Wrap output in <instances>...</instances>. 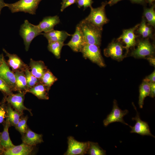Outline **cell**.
<instances>
[{
    "mask_svg": "<svg viewBox=\"0 0 155 155\" xmlns=\"http://www.w3.org/2000/svg\"><path fill=\"white\" fill-rule=\"evenodd\" d=\"M122 0H109L107 2L108 4H109L110 6H111L117 3L119 1Z\"/></svg>",
    "mask_w": 155,
    "mask_h": 155,
    "instance_id": "41",
    "label": "cell"
},
{
    "mask_svg": "<svg viewBox=\"0 0 155 155\" xmlns=\"http://www.w3.org/2000/svg\"><path fill=\"white\" fill-rule=\"evenodd\" d=\"M66 0H62V2L61 3V4H63L64 2Z\"/></svg>",
    "mask_w": 155,
    "mask_h": 155,
    "instance_id": "46",
    "label": "cell"
},
{
    "mask_svg": "<svg viewBox=\"0 0 155 155\" xmlns=\"http://www.w3.org/2000/svg\"><path fill=\"white\" fill-rule=\"evenodd\" d=\"M148 57L147 58V60L154 67L155 65V58L153 56Z\"/></svg>",
    "mask_w": 155,
    "mask_h": 155,
    "instance_id": "40",
    "label": "cell"
},
{
    "mask_svg": "<svg viewBox=\"0 0 155 155\" xmlns=\"http://www.w3.org/2000/svg\"><path fill=\"white\" fill-rule=\"evenodd\" d=\"M150 92L149 82L144 79L139 88V96L138 104L140 107L142 108L145 98L149 95Z\"/></svg>",
    "mask_w": 155,
    "mask_h": 155,
    "instance_id": "25",
    "label": "cell"
},
{
    "mask_svg": "<svg viewBox=\"0 0 155 155\" xmlns=\"http://www.w3.org/2000/svg\"><path fill=\"white\" fill-rule=\"evenodd\" d=\"M10 125L9 121L7 117L3 130L0 133V143L4 150L9 149L14 146L11 140L8 132L9 128Z\"/></svg>",
    "mask_w": 155,
    "mask_h": 155,
    "instance_id": "21",
    "label": "cell"
},
{
    "mask_svg": "<svg viewBox=\"0 0 155 155\" xmlns=\"http://www.w3.org/2000/svg\"><path fill=\"white\" fill-rule=\"evenodd\" d=\"M42 0H20L13 3L5 4L12 13L23 12L35 15L40 3Z\"/></svg>",
    "mask_w": 155,
    "mask_h": 155,
    "instance_id": "3",
    "label": "cell"
},
{
    "mask_svg": "<svg viewBox=\"0 0 155 155\" xmlns=\"http://www.w3.org/2000/svg\"><path fill=\"white\" fill-rule=\"evenodd\" d=\"M155 4L153 3L150 8L144 7L143 12V16L148 22L147 25L154 28L155 27Z\"/></svg>",
    "mask_w": 155,
    "mask_h": 155,
    "instance_id": "26",
    "label": "cell"
},
{
    "mask_svg": "<svg viewBox=\"0 0 155 155\" xmlns=\"http://www.w3.org/2000/svg\"><path fill=\"white\" fill-rule=\"evenodd\" d=\"M107 4V1H105L102 2L101 5L98 7L94 8L91 7L90 14L84 19L102 30L104 25L109 21L105 13V7Z\"/></svg>",
    "mask_w": 155,
    "mask_h": 155,
    "instance_id": "2",
    "label": "cell"
},
{
    "mask_svg": "<svg viewBox=\"0 0 155 155\" xmlns=\"http://www.w3.org/2000/svg\"><path fill=\"white\" fill-rule=\"evenodd\" d=\"M80 52L84 57L89 59L100 67L105 66L100 46L96 44H85L83 46Z\"/></svg>",
    "mask_w": 155,
    "mask_h": 155,
    "instance_id": "5",
    "label": "cell"
},
{
    "mask_svg": "<svg viewBox=\"0 0 155 155\" xmlns=\"http://www.w3.org/2000/svg\"><path fill=\"white\" fill-rule=\"evenodd\" d=\"M3 51L6 54V56L8 58L7 63L10 67L12 71L14 73L16 71H24L29 68V67L17 55L11 54L8 52L5 49Z\"/></svg>",
    "mask_w": 155,
    "mask_h": 155,
    "instance_id": "14",
    "label": "cell"
},
{
    "mask_svg": "<svg viewBox=\"0 0 155 155\" xmlns=\"http://www.w3.org/2000/svg\"><path fill=\"white\" fill-rule=\"evenodd\" d=\"M78 24L82 33L84 45L93 44L100 46L101 44L102 30L84 19Z\"/></svg>",
    "mask_w": 155,
    "mask_h": 155,
    "instance_id": "1",
    "label": "cell"
},
{
    "mask_svg": "<svg viewBox=\"0 0 155 155\" xmlns=\"http://www.w3.org/2000/svg\"><path fill=\"white\" fill-rule=\"evenodd\" d=\"M5 4L4 0H0V14L2 9L5 7Z\"/></svg>",
    "mask_w": 155,
    "mask_h": 155,
    "instance_id": "42",
    "label": "cell"
},
{
    "mask_svg": "<svg viewBox=\"0 0 155 155\" xmlns=\"http://www.w3.org/2000/svg\"><path fill=\"white\" fill-rule=\"evenodd\" d=\"M3 55L2 54L0 55V66L2 64L4 61L5 60Z\"/></svg>",
    "mask_w": 155,
    "mask_h": 155,
    "instance_id": "43",
    "label": "cell"
},
{
    "mask_svg": "<svg viewBox=\"0 0 155 155\" xmlns=\"http://www.w3.org/2000/svg\"><path fill=\"white\" fill-rule=\"evenodd\" d=\"M42 34L47 40L48 42L58 41L64 42L67 37L71 35L65 31H59L53 29Z\"/></svg>",
    "mask_w": 155,
    "mask_h": 155,
    "instance_id": "19",
    "label": "cell"
},
{
    "mask_svg": "<svg viewBox=\"0 0 155 155\" xmlns=\"http://www.w3.org/2000/svg\"><path fill=\"white\" fill-rule=\"evenodd\" d=\"M27 119L28 117L26 116L20 118L15 126L17 129L21 133H25L28 129L27 124Z\"/></svg>",
    "mask_w": 155,
    "mask_h": 155,
    "instance_id": "32",
    "label": "cell"
},
{
    "mask_svg": "<svg viewBox=\"0 0 155 155\" xmlns=\"http://www.w3.org/2000/svg\"><path fill=\"white\" fill-rule=\"evenodd\" d=\"M32 146L23 143L20 145L14 146L4 150L3 152L5 155H28L30 154L33 151Z\"/></svg>",
    "mask_w": 155,
    "mask_h": 155,
    "instance_id": "17",
    "label": "cell"
},
{
    "mask_svg": "<svg viewBox=\"0 0 155 155\" xmlns=\"http://www.w3.org/2000/svg\"><path fill=\"white\" fill-rule=\"evenodd\" d=\"M14 73L17 91L27 92L28 88L24 71H16Z\"/></svg>",
    "mask_w": 155,
    "mask_h": 155,
    "instance_id": "23",
    "label": "cell"
},
{
    "mask_svg": "<svg viewBox=\"0 0 155 155\" xmlns=\"http://www.w3.org/2000/svg\"><path fill=\"white\" fill-rule=\"evenodd\" d=\"M124 49L125 46H123L121 40L117 39L112 41L104 49V54L105 56L110 57L115 60L121 61L125 57L123 54Z\"/></svg>",
    "mask_w": 155,
    "mask_h": 155,
    "instance_id": "7",
    "label": "cell"
},
{
    "mask_svg": "<svg viewBox=\"0 0 155 155\" xmlns=\"http://www.w3.org/2000/svg\"><path fill=\"white\" fill-rule=\"evenodd\" d=\"M133 3L145 5L147 3L146 0H129Z\"/></svg>",
    "mask_w": 155,
    "mask_h": 155,
    "instance_id": "39",
    "label": "cell"
},
{
    "mask_svg": "<svg viewBox=\"0 0 155 155\" xmlns=\"http://www.w3.org/2000/svg\"><path fill=\"white\" fill-rule=\"evenodd\" d=\"M3 148H2V146H1L0 143V154H1L2 152H3Z\"/></svg>",
    "mask_w": 155,
    "mask_h": 155,
    "instance_id": "45",
    "label": "cell"
},
{
    "mask_svg": "<svg viewBox=\"0 0 155 155\" xmlns=\"http://www.w3.org/2000/svg\"><path fill=\"white\" fill-rule=\"evenodd\" d=\"M70 40L66 44L74 51L80 52L84 45L82 33L79 24L76 26L74 34Z\"/></svg>",
    "mask_w": 155,
    "mask_h": 155,
    "instance_id": "15",
    "label": "cell"
},
{
    "mask_svg": "<svg viewBox=\"0 0 155 155\" xmlns=\"http://www.w3.org/2000/svg\"><path fill=\"white\" fill-rule=\"evenodd\" d=\"M6 117V111L3 104L0 106V123L3 122Z\"/></svg>",
    "mask_w": 155,
    "mask_h": 155,
    "instance_id": "36",
    "label": "cell"
},
{
    "mask_svg": "<svg viewBox=\"0 0 155 155\" xmlns=\"http://www.w3.org/2000/svg\"><path fill=\"white\" fill-rule=\"evenodd\" d=\"M93 3L92 0H77L76 3L78 8L83 7L84 9L87 7H92V5Z\"/></svg>",
    "mask_w": 155,
    "mask_h": 155,
    "instance_id": "34",
    "label": "cell"
},
{
    "mask_svg": "<svg viewBox=\"0 0 155 155\" xmlns=\"http://www.w3.org/2000/svg\"><path fill=\"white\" fill-rule=\"evenodd\" d=\"M150 92L149 95L150 97L154 98L155 96V83L149 82Z\"/></svg>",
    "mask_w": 155,
    "mask_h": 155,
    "instance_id": "37",
    "label": "cell"
},
{
    "mask_svg": "<svg viewBox=\"0 0 155 155\" xmlns=\"http://www.w3.org/2000/svg\"><path fill=\"white\" fill-rule=\"evenodd\" d=\"M146 22L145 18L143 16L142 21L136 30L137 32L142 36L143 38H152L153 35L152 28L146 24Z\"/></svg>",
    "mask_w": 155,
    "mask_h": 155,
    "instance_id": "24",
    "label": "cell"
},
{
    "mask_svg": "<svg viewBox=\"0 0 155 155\" xmlns=\"http://www.w3.org/2000/svg\"><path fill=\"white\" fill-rule=\"evenodd\" d=\"M87 154L90 155H106V151L100 147L98 143L88 141Z\"/></svg>",
    "mask_w": 155,
    "mask_h": 155,
    "instance_id": "29",
    "label": "cell"
},
{
    "mask_svg": "<svg viewBox=\"0 0 155 155\" xmlns=\"http://www.w3.org/2000/svg\"><path fill=\"white\" fill-rule=\"evenodd\" d=\"M6 113L11 124L15 126L20 119V114L16 110H13L10 105L7 108Z\"/></svg>",
    "mask_w": 155,
    "mask_h": 155,
    "instance_id": "30",
    "label": "cell"
},
{
    "mask_svg": "<svg viewBox=\"0 0 155 155\" xmlns=\"http://www.w3.org/2000/svg\"><path fill=\"white\" fill-rule=\"evenodd\" d=\"M139 24L132 28L123 30L122 34L117 39L121 40L125 44V48L127 53H128L130 47L134 46L136 44V39L138 36L135 34V32Z\"/></svg>",
    "mask_w": 155,
    "mask_h": 155,
    "instance_id": "11",
    "label": "cell"
},
{
    "mask_svg": "<svg viewBox=\"0 0 155 155\" xmlns=\"http://www.w3.org/2000/svg\"><path fill=\"white\" fill-rule=\"evenodd\" d=\"M147 3H148L150 5H152L153 4V2L155 0H146Z\"/></svg>",
    "mask_w": 155,
    "mask_h": 155,
    "instance_id": "44",
    "label": "cell"
},
{
    "mask_svg": "<svg viewBox=\"0 0 155 155\" xmlns=\"http://www.w3.org/2000/svg\"><path fill=\"white\" fill-rule=\"evenodd\" d=\"M65 45L63 42L56 41L48 42L47 48L49 51L52 53L57 59L60 57L62 48Z\"/></svg>",
    "mask_w": 155,
    "mask_h": 155,
    "instance_id": "28",
    "label": "cell"
},
{
    "mask_svg": "<svg viewBox=\"0 0 155 155\" xmlns=\"http://www.w3.org/2000/svg\"><path fill=\"white\" fill-rule=\"evenodd\" d=\"M60 22V20L58 16H49L44 18L37 26L40 32H46L54 29V27Z\"/></svg>",
    "mask_w": 155,
    "mask_h": 155,
    "instance_id": "16",
    "label": "cell"
},
{
    "mask_svg": "<svg viewBox=\"0 0 155 155\" xmlns=\"http://www.w3.org/2000/svg\"><path fill=\"white\" fill-rule=\"evenodd\" d=\"M26 93L25 91H19L16 94L7 95L5 98V100L11 105L20 115L22 114L24 110H27L31 113V110L24 104V95Z\"/></svg>",
    "mask_w": 155,
    "mask_h": 155,
    "instance_id": "10",
    "label": "cell"
},
{
    "mask_svg": "<svg viewBox=\"0 0 155 155\" xmlns=\"http://www.w3.org/2000/svg\"><path fill=\"white\" fill-rule=\"evenodd\" d=\"M29 67L32 74L40 80L48 69L43 61H34L32 59H30Z\"/></svg>",
    "mask_w": 155,
    "mask_h": 155,
    "instance_id": "18",
    "label": "cell"
},
{
    "mask_svg": "<svg viewBox=\"0 0 155 155\" xmlns=\"http://www.w3.org/2000/svg\"><path fill=\"white\" fill-rule=\"evenodd\" d=\"M57 80V78L48 69L40 79V81L47 87L49 90L51 86Z\"/></svg>",
    "mask_w": 155,
    "mask_h": 155,
    "instance_id": "27",
    "label": "cell"
},
{
    "mask_svg": "<svg viewBox=\"0 0 155 155\" xmlns=\"http://www.w3.org/2000/svg\"><path fill=\"white\" fill-rule=\"evenodd\" d=\"M68 148L65 155H84L87 154L88 142H81L75 139L71 136L68 137Z\"/></svg>",
    "mask_w": 155,
    "mask_h": 155,
    "instance_id": "8",
    "label": "cell"
},
{
    "mask_svg": "<svg viewBox=\"0 0 155 155\" xmlns=\"http://www.w3.org/2000/svg\"><path fill=\"white\" fill-rule=\"evenodd\" d=\"M0 78L7 84L12 91H17L14 73L10 70L5 60L0 66Z\"/></svg>",
    "mask_w": 155,
    "mask_h": 155,
    "instance_id": "13",
    "label": "cell"
},
{
    "mask_svg": "<svg viewBox=\"0 0 155 155\" xmlns=\"http://www.w3.org/2000/svg\"><path fill=\"white\" fill-rule=\"evenodd\" d=\"M149 82H155V71L153 72L145 79Z\"/></svg>",
    "mask_w": 155,
    "mask_h": 155,
    "instance_id": "38",
    "label": "cell"
},
{
    "mask_svg": "<svg viewBox=\"0 0 155 155\" xmlns=\"http://www.w3.org/2000/svg\"><path fill=\"white\" fill-rule=\"evenodd\" d=\"M24 134L22 142L28 145L33 146L43 142L42 135L35 133L29 128Z\"/></svg>",
    "mask_w": 155,
    "mask_h": 155,
    "instance_id": "20",
    "label": "cell"
},
{
    "mask_svg": "<svg viewBox=\"0 0 155 155\" xmlns=\"http://www.w3.org/2000/svg\"><path fill=\"white\" fill-rule=\"evenodd\" d=\"M133 105L137 112V114L135 117L132 118V120L135 121L136 122L133 127L129 125L131 129L130 132L137 133L142 135L150 136L154 137V136L152 135L150 132L148 123L141 120L136 107L134 104Z\"/></svg>",
    "mask_w": 155,
    "mask_h": 155,
    "instance_id": "12",
    "label": "cell"
},
{
    "mask_svg": "<svg viewBox=\"0 0 155 155\" xmlns=\"http://www.w3.org/2000/svg\"><path fill=\"white\" fill-rule=\"evenodd\" d=\"M24 73L28 90L40 82V80L32 74L29 68L26 69L24 71Z\"/></svg>",
    "mask_w": 155,
    "mask_h": 155,
    "instance_id": "31",
    "label": "cell"
},
{
    "mask_svg": "<svg viewBox=\"0 0 155 155\" xmlns=\"http://www.w3.org/2000/svg\"><path fill=\"white\" fill-rule=\"evenodd\" d=\"M154 52V45L147 38L139 40L137 48L132 51L131 55L135 58H143L153 56Z\"/></svg>",
    "mask_w": 155,
    "mask_h": 155,
    "instance_id": "6",
    "label": "cell"
},
{
    "mask_svg": "<svg viewBox=\"0 0 155 155\" xmlns=\"http://www.w3.org/2000/svg\"><path fill=\"white\" fill-rule=\"evenodd\" d=\"M49 90L47 87L40 82L29 89L27 92L32 93L39 99L48 100Z\"/></svg>",
    "mask_w": 155,
    "mask_h": 155,
    "instance_id": "22",
    "label": "cell"
},
{
    "mask_svg": "<svg viewBox=\"0 0 155 155\" xmlns=\"http://www.w3.org/2000/svg\"><path fill=\"white\" fill-rule=\"evenodd\" d=\"M77 0H66L62 4L61 8V11H63L65 8L70 5L76 3Z\"/></svg>",
    "mask_w": 155,
    "mask_h": 155,
    "instance_id": "35",
    "label": "cell"
},
{
    "mask_svg": "<svg viewBox=\"0 0 155 155\" xmlns=\"http://www.w3.org/2000/svg\"><path fill=\"white\" fill-rule=\"evenodd\" d=\"M127 110H121L118 107L117 101L115 100L113 101V109L111 113L104 120V125L106 127L111 123L115 122H120L123 124L129 126L123 120V117L128 113Z\"/></svg>",
    "mask_w": 155,
    "mask_h": 155,
    "instance_id": "9",
    "label": "cell"
},
{
    "mask_svg": "<svg viewBox=\"0 0 155 155\" xmlns=\"http://www.w3.org/2000/svg\"><path fill=\"white\" fill-rule=\"evenodd\" d=\"M0 90L7 95L13 94L12 90L7 84L0 78Z\"/></svg>",
    "mask_w": 155,
    "mask_h": 155,
    "instance_id": "33",
    "label": "cell"
},
{
    "mask_svg": "<svg viewBox=\"0 0 155 155\" xmlns=\"http://www.w3.org/2000/svg\"><path fill=\"white\" fill-rule=\"evenodd\" d=\"M20 34L22 38L26 51L29 49L30 44L36 36L42 34L37 26L30 23L27 20H25L20 26Z\"/></svg>",
    "mask_w": 155,
    "mask_h": 155,
    "instance_id": "4",
    "label": "cell"
}]
</instances>
